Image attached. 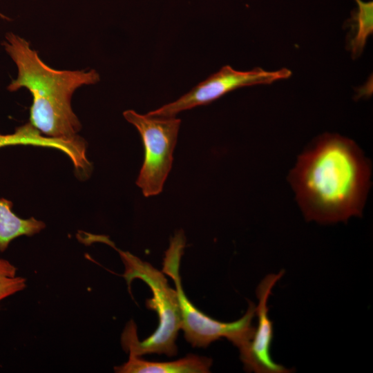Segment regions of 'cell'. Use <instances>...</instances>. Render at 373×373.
Returning <instances> with one entry per match:
<instances>
[{
	"mask_svg": "<svg viewBox=\"0 0 373 373\" xmlns=\"http://www.w3.org/2000/svg\"><path fill=\"white\" fill-rule=\"evenodd\" d=\"M2 45L18 72L7 89L15 92L26 88L32 95L30 124L49 137L77 138L82 126L72 110L71 97L77 88L99 80L97 71L52 68L30 48L28 41L12 32L6 34Z\"/></svg>",
	"mask_w": 373,
	"mask_h": 373,
	"instance_id": "2",
	"label": "cell"
},
{
	"mask_svg": "<svg viewBox=\"0 0 373 373\" xmlns=\"http://www.w3.org/2000/svg\"><path fill=\"white\" fill-rule=\"evenodd\" d=\"M211 365V358L194 354L166 362L148 361L129 354L128 361L114 370L119 373H207Z\"/></svg>",
	"mask_w": 373,
	"mask_h": 373,
	"instance_id": "9",
	"label": "cell"
},
{
	"mask_svg": "<svg viewBox=\"0 0 373 373\" xmlns=\"http://www.w3.org/2000/svg\"><path fill=\"white\" fill-rule=\"evenodd\" d=\"M118 253L124 267L122 276L128 289L134 279H140L150 287L153 297L146 301V307L154 310L158 316V325L155 332L142 341L139 340L137 326L133 321L126 325L121 337L123 349L137 356L157 354L173 356L177 354L175 343L181 329V316L175 289L169 287L162 271L149 262L142 260L128 251L112 246Z\"/></svg>",
	"mask_w": 373,
	"mask_h": 373,
	"instance_id": "3",
	"label": "cell"
},
{
	"mask_svg": "<svg viewBox=\"0 0 373 373\" xmlns=\"http://www.w3.org/2000/svg\"><path fill=\"white\" fill-rule=\"evenodd\" d=\"M371 166L352 140L325 133L298 157L289 181L308 221L345 222L361 216Z\"/></svg>",
	"mask_w": 373,
	"mask_h": 373,
	"instance_id": "1",
	"label": "cell"
},
{
	"mask_svg": "<svg viewBox=\"0 0 373 373\" xmlns=\"http://www.w3.org/2000/svg\"><path fill=\"white\" fill-rule=\"evenodd\" d=\"M12 202L0 198V252L7 249L12 240L21 236H32L44 229V222L33 217L22 219L12 211Z\"/></svg>",
	"mask_w": 373,
	"mask_h": 373,
	"instance_id": "10",
	"label": "cell"
},
{
	"mask_svg": "<svg viewBox=\"0 0 373 373\" xmlns=\"http://www.w3.org/2000/svg\"><path fill=\"white\" fill-rule=\"evenodd\" d=\"M285 274L284 270L278 274H271L260 282L256 289L258 299L256 307L258 325L249 344L246 359L242 362L247 372L257 373H287L291 372L283 365L275 363L270 354L273 339V323L268 316V298L275 284Z\"/></svg>",
	"mask_w": 373,
	"mask_h": 373,
	"instance_id": "7",
	"label": "cell"
},
{
	"mask_svg": "<svg viewBox=\"0 0 373 373\" xmlns=\"http://www.w3.org/2000/svg\"><path fill=\"white\" fill-rule=\"evenodd\" d=\"M39 131L30 123L16 128L15 133L10 135L0 134V148L2 146L20 144H35L61 149L72 160L75 169L79 173L85 174L90 171V163L85 156L86 146L84 141L77 137L73 140L58 139L52 137H39Z\"/></svg>",
	"mask_w": 373,
	"mask_h": 373,
	"instance_id": "8",
	"label": "cell"
},
{
	"mask_svg": "<svg viewBox=\"0 0 373 373\" xmlns=\"http://www.w3.org/2000/svg\"><path fill=\"white\" fill-rule=\"evenodd\" d=\"M16 274L15 266L0 258V301L25 289L26 278Z\"/></svg>",
	"mask_w": 373,
	"mask_h": 373,
	"instance_id": "12",
	"label": "cell"
},
{
	"mask_svg": "<svg viewBox=\"0 0 373 373\" xmlns=\"http://www.w3.org/2000/svg\"><path fill=\"white\" fill-rule=\"evenodd\" d=\"M292 73L287 68L275 71L255 68L240 71L229 65L224 66L177 100L166 104L147 115L159 117H172L185 110L211 103L237 88L257 84H269L289 78Z\"/></svg>",
	"mask_w": 373,
	"mask_h": 373,
	"instance_id": "6",
	"label": "cell"
},
{
	"mask_svg": "<svg viewBox=\"0 0 373 373\" xmlns=\"http://www.w3.org/2000/svg\"><path fill=\"white\" fill-rule=\"evenodd\" d=\"M0 17L2 18L3 19L10 20L8 17H6V15H3L1 12H0Z\"/></svg>",
	"mask_w": 373,
	"mask_h": 373,
	"instance_id": "13",
	"label": "cell"
},
{
	"mask_svg": "<svg viewBox=\"0 0 373 373\" xmlns=\"http://www.w3.org/2000/svg\"><path fill=\"white\" fill-rule=\"evenodd\" d=\"M186 246V237L182 230L176 231L170 239L165 251L162 271L174 282L181 316V329L185 339L194 347L205 348L221 338H226L238 348L240 359L247 358L255 327L252 320L256 306L249 302L246 313L240 319L223 323L213 319L202 312L186 296L180 275L181 258Z\"/></svg>",
	"mask_w": 373,
	"mask_h": 373,
	"instance_id": "4",
	"label": "cell"
},
{
	"mask_svg": "<svg viewBox=\"0 0 373 373\" xmlns=\"http://www.w3.org/2000/svg\"><path fill=\"white\" fill-rule=\"evenodd\" d=\"M357 8L351 13L345 26L351 28L347 37V48L352 57L356 59L362 54L368 37L373 32V3L356 0Z\"/></svg>",
	"mask_w": 373,
	"mask_h": 373,
	"instance_id": "11",
	"label": "cell"
},
{
	"mask_svg": "<svg viewBox=\"0 0 373 373\" xmlns=\"http://www.w3.org/2000/svg\"><path fill=\"white\" fill-rule=\"evenodd\" d=\"M123 115L137 129L144 148L136 184L146 197L158 195L171 169L181 120L141 115L133 110L124 111Z\"/></svg>",
	"mask_w": 373,
	"mask_h": 373,
	"instance_id": "5",
	"label": "cell"
}]
</instances>
